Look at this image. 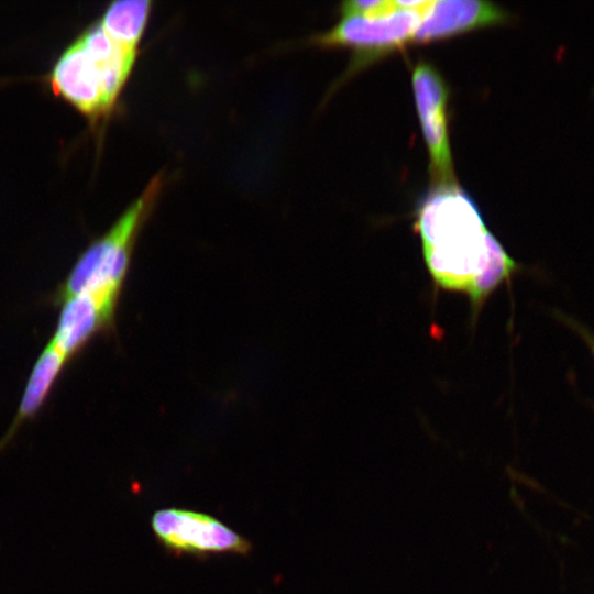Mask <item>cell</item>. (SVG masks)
I'll return each instance as SVG.
<instances>
[{"label":"cell","instance_id":"obj_2","mask_svg":"<svg viewBox=\"0 0 594 594\" xmlns=\"http://www.w3.org/2000/svg\"><path fill=\"white\" fill-rule=\"evenodd\" d=\"M138 54L139 50L114 38L97 20L57 57L47 76L48 86L97 125L112 114Z\"/></svg>","mask_w":594,"mask_h":594},{"label":"cell","instance_id":"obj_9","mask_svg":"<svg viewBox=\"0 0 594 594\" xmlns=\"http://www.w3.org/2000/svg\"><path fill=\"white\" fill-rule=\"evenodd\" d=\"M68 362L51 342L47 343L32 369L15 418L0 440V451L13 438L21 425L38 414Z\"/></svg>","mask_w":594,"mask_h":594},{"label":"cell","instance_id":"obj_12","mask_svg":"<svg viewBox=\"0 0 594 594\" xmlns=\"http://www.w3.org/2000/svg\"><path fill=\"white\" fill-rule=\"evenodd\" d=\"M554 316L584 342L594 359V333L592 332V330L575 318L568 316L563 312L556 310Z\"/></svg>","mask_w":594,"mask_h":594},{"label":"cell","instance_id":"obj_1","mask_svg":"<svg viewBox=\"0 0 594 594\" xmlns=\"http://www.w3.org/2000/svg\"><path fill=\"white\" fill-rule=\"evenodd\" d=\"M415 228L435 289L465 296L472 318L499 286L509 285L524 270L457 184L431 190L418 209Z\"/></svg>","mask_w":594,"mask_h":594},{"label":"cell","instance_id":"obj_11","mask_svg":"<svg viewBox=\"0 0 594 594\" xmlns=\"http://www.w3.org/2000/svg\"><path fill=\"white\" fill-rule=\"evenodd\" d=\"M398 10L397 1L393 0H352L341 4L342 15H359L364 18H380Z\"/></svg>","mask_w":594,"mask_h":594},{"label":"cell","instance_id":"obj_7","mask_svg":"<svg viewBox=\"0 0 594 594\" xmlns=\"http://www.w3.org/2000/svg\"><path fill=\"white\" fill-rule=\"evenodd\" d=\"M509 19L508 11L488 1H433L415 32L414 43L441 41L477 29L505 24Z\"/></svg>","mask_w":594,"mask_h":594},{"label":"cell","instance_id":"obj_4","mask_svg":"<svg viewBox=\"0 0 594 594\" xmlns=\"http://www.w3.org/2000/svg\"><path fill=\"white\" fill-rule=\"evenodd\" d=\"M421 19L419 13L399 8L380 18L342 15L333 28L311 36L309 42L327 48H350L351 74L414 42Z\"/></svg>","mask_w":594,"mask_h":594},{"label":"cell","instance_id":"obj_3","mask_svg":"<svg viewBox=\"0 0 594 594\" xmlns=\"http://www.w3.org/2000/svg\"><path fill=\"white\" fill-rule=\"evenodd\" d=\"M166 176L155 175L109 230L79 255L59 284L53 299L61 301L79 295H91L118 304L138 238L163 191Z\"/></svg>","mask_w":594,"mask_h":594},{"label":"cell","instance_id":"obj_8","mask_svg":"<svg viewBox=\"0 0 594 594\" xmlns=\"http://www.w3.org/2000/svg\"><path fill=\"white\" fill-rule=\"evenodd\" d=\"M58 305L61 311L50 342L68 361L76 358L95 337L113 328L117 304L79 294Z\"/></svg>","mask_w":594,"mask_h":594},{"label":"cell","instance_id":"obj_5","mask_svg":"<svg viewBox=\"0 0 594 594\" xmlns=\"http://www.w3.org/2000/svg\"><path fill=\"white\" fill-rule=\"evenodd\" d=\"M152 530L168 552L186 556L248 554V539L213 516L169 507L156 510L151 518Z\"/></svg>","mask_w":594,"mask_h":594},{"label":"cell","instance_id":"obj_6","mask_svg":"<svg viewBox=\"0 0 594 594\" xmlns=\"http://www.w3.org/2000/svg\"><path fill=\"white\" fill-rule=\"evenodd\" d=\"M413 89L436 186L455 184L448 132L449 90L438 69L419 62L413 74Z\"/></svg>","mask_w":594,"mask_h":594},{"label":"cell","instance_id":"obj_10","mask_svg":"<svg viewBox=\"0 0 594 594\" xmlns=\"http://www.w3.org/2000/svg\"><path fill=\"white\" fill-rule=\"evenodd\" d=\"M152 1H113L105 10L99 22L114 38L124 45L139 50L150 20Z\"/></svg>","mask_w":594,"mask_h":594}]
</instances>
